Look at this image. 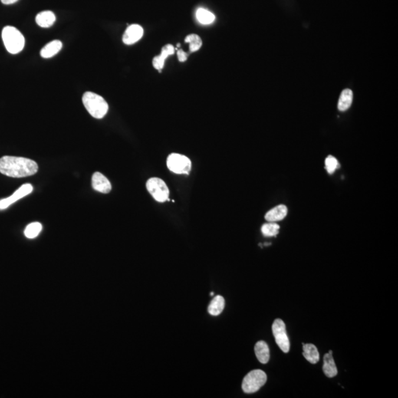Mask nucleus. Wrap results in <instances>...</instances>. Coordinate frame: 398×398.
<instances>
[{
	"label": "nucleus",
	"mask_w": 398,
	"mask_h": 398,
	"mask_svg": "<svg viewBox=\"0 0 398 398\" xmlns=\"http://www.w3.org/2000/svg\"><path fill=\"white\" fill-rule=\"evenodd\" d=\"M18 0H1V2L5 5H11V4L16 3Z\"/></svg>",
	"instance_id": "26"
},
{
	"label": "nucleus",
	"mask_w": 398,
	"mask_h": 398,
	"mask_svg": "<svg viewBox=\"0 0 398 398\" xmlns=\"http://www.w3.org/2000/svg\"><path fill=\"white\" fill-rule=\"evenodd\" d=\"M353 92L350 89H346L343 90L341 93L339 97V103H338V109L341 112L347 111L351 106L353 103Z\"/></svg>",
	"instance_id": "18"
},
{
	"label": "nucleus",
	"mask_w": 398,
	"mask_h": 398,
	"mask_svg": "<svg viewBox=\"0 0 398 398\" xmlns=\"http://www.w3.org/2000/svg\"><path fill=\"white\" fill-rule=\"evenodd\" d=\"M38 170L37 162L27 158L10 156L0 158V173L9 177L33 176L37 173Z\"/></svg>",
	"instance_id": "1"
},
{
	"label": "nucleus",
	"mask_w": 398,
	"mask_h": 398,
	"mask_svg": "<svg viewBox=\"0 0 398 398\" xmlns=\"http://www.w3.org/2000/svg\"><path fill=\"white\" fill-rule=\"evenodd\" d=\"M144 31L143 27L139 24H132L127 27L123 36V41L124 44L130 45L134 44L142 38Z\"/></svg>",
	"instance_id": "9"
},
{
	"label": "nucleus",
	"mask_w": 398,
	"mask_h": 398,
	"mask_svg": "<svg viewBox=\"0 0 398 398\" xmlns=\"http://www.w3.org/2000/svg\"><path fill=\"white\" fill-rule=\"evenodd\" d=\"M254 352L257 359L261 363H268L270 359L269 347L265 341H260L257 342L254 347Z\"/></svg>",
	"instance_id": "15"
},
{
	"label": "nucleus",
	"mask_w": 398,
	"mask_h": 398,
	"mask_svg": "<svg viewBox=\"0 0 398 398\" xmlns=\"http://www.w3.org/2000/svg\"><path fill=\"white\" fill-rule=\"evenodd\" d=\"M280 226L275 222H269L264 224L261 231L265 237H275L278 235Z\"/></svg>",
	"instance_id": "23"
},
{
	"label": "nucleus",
	"mask_w": 398,
	"mask_h": 398,
	"mask_svg": "<svg viewBox=\"0 0 398 398\" xmlns=\"http://www.w3.org/2000/svg\"><path fill=\"white\" fill-rule=\"evenodd\" d=\"M62 42L59 40H54L44 46L40 52V55L44 58H50L57 54L62 48Z\"/></svg>",
	"instance_id": "14"
},
{
	"label": "nucleus",
	"mask_w": 398,
	"mask_h": 398,
	"mask_svg": "<svg viewBox=\"0 0 398 398\" xmlns=\"http://www.w3.org/2000/svg\"><path fill=\"white\" fill-rule=\"evenodd\" d=\"M287 213H288V209L285 205H278L265 214V219L268 222H277V221L284 219Z\"/></svg>",
	"instance_id": "12"
},
{
	"label": "nucleus",
	"mask_w": 398,
	"mask_h": 398,
	"mask_svg": "<svg viewBox=\"0 0 398 398\" xmlns=\"http://www.w3.org/2000/svg\"><path fill=\"white\" fill-rule=\"evenodd\" d=\"M323 372L327 377L333 378L337 376L338 369L333 357V352L330 350L324 356V365Z\"/></svg>",
	"instance_id": "13"
},
{
	"label": "nucleus",
	"mask_w": 398,
	"mask_h": 398,
	"mask_svg": "<svg viewBox=\"0 0 398 398\" xmlns=\"http://www.w3.org/2000/svg\"><path fill=\"white\" fill-rule=\"evenodd\" d=\"M266 380V374L263 370H252L243 380L242 389L245 393H254L265 385Z\"/></svg>",
	"instance_id": "4"
},
{
	"label": "nucleus",
	"mask_w": 398,
	"mask_h": 398,
	"mask_svg": "<svg viewBox=\"0 0 398 398\" xmlns=\"http://www.w3.org/2000/svg\"><path fill=\"white\" fill-rule=\"evenodd\" d=\"M303 356L310 363L315 364L320 360V353L317 347L313 344H303Z\"/></svg>",
	"instance_id": "17"
},
{
	"label": "nucleus",
	"mask_w": 398,
	"mask_h": 398,
	"mask_svg": "<svg viewBox=\"0 0 398 398\" xmlns=\"http://www.w3.org/2000/svg\"><path fill=\"white\" fill-rule=\"evenodd\" d=\"M224 305H225V301H224V297L220 295L216 296L211 301L208 307V311L211 315H219L224 310Z\"/></svg>",
	"instance_id": "19"
},
{
	"label": "nucleus",
	"mask_w": 398,
	"mask_h": 398,
	"mask_svg": "<svg viewBox=\"0 0 398 398\" xmlns=\"http://www.w3.org/2000/svg\"><path fill=\"white\" fill-rule=\"evenodd\" d=\"M92 183L93 189L101 193H109L112 190V185L109 179L99 172H96L93 174Z\"/></svg>",
	"instance_id": "10"
},
{
	"label": "nucleus",
	"mask_w": 398,
	"mask_h": 398,
	"mask_svg": "<svg viewBox=\"0 0 398 398\" xmlns=\"http://www.w3.org/2000/svg\"><path fill=\"white\" fill-rule=\"evenodd\" d=\"M2 41L8 53L17 54L23 50L25 44L24 36L12 26L4 27L2 32Z\"/></svg>",
	"instance_id": "3"
},
{
	"label": "nucleus",
	"mask_w": 398,
	"mask_h": 398,
	"mask_svg": "<svg viewBox=\"0 0 398 398\" xmlns=\"http://www.w3.org/2000/svg\"><path fill=\"white\" fill-rule=\"evenodd\" d=\"M213 295H214V293L213 292L210 293V296H213Z\"/></svg>",
	"instance_id": "27"
},
{
	"label": "nucleus",
	"mask_w": 398,
	"mask_h": 398,
	"mask_svg": "<svg viewBox=\"0 0 398 398\" xmlns=\"http://www.w3.org/2000/svg\"><path fill=\"white\" fill-rule=\"evenodd\" d=\"M196 18L202 24H212L215 21V17L212 13L204 8H199L196 11Z\"/></svg>",
	"instance_id": "20"
},
{
	"label": "nucleus",
	"mask_w": 398,
	"mask_h": 398,
	"mask_svg": "<svg viewBox=\"0 0 398 398\" xmlns=\"http://www.w3.org/2000/svg\"><path fill=\"white\" fill-rule=\"evenodd\" d=\"M177 57L178 59L180 62H185L188 60V54L187 53H185L183 50L180 49V50H178L177 51Z\"/></svg>",
	"instance_id": "25"
},
{
	"label": "nucleus",
	"mask_w": 398,
	"mask_h": 398,
	"mask_svg": "<svg viewBox=\"0 0 398 398\" xmlns=\"http://www.w3.org/2000/svg\"><path fill=\"white\" fill-rule=\"evenodd\" d=\"M83 105L89 113L96 119L105 117L109 110V105L101 96L92 92H87L82 97Z\"/></svg>",
	"instance_id": "2"
},
{
	"label": "nucleus",
	"mask_w": 398,
	"mask_h": 398,
	"mask_svg": "<svg viewBox=\"0 0 398 398\" xmlns=\"http://www.w3.org/2000/svg\"><path fill=\"white\" fill-rule=\"evenodd\" d=\"M33 190H34V188L31 184L23 185L16 192H14L12 195L0 200V210L7 209L8 207L17 202V201L24 198L26 195H29Z\"/></svg>",
	"instance_id": "8"
},
{
	"label": "nucleus",
	"mask_w": 398,
	"mask_h": 398,
	"mask_svg": "<svg viewBox=\"0 0 398 398\" xmlns=\"http://www.w3.org/2000/svg\"><path fill=\"white\" fill-rule=\"evenodd\" d=\"M146 188L151 195L158 202L170 201L169 190L165 182L159 178H152L146 183Z\"/></svg>",
	"instance_id": "6"
},
{
	"label": "nucleus",
	"mask_w": 398,
	"mask_h": 398,
	"mask_svg": "<svg viewBox=\"0 0 398 398\" xmlns=\"http://www.w3.org/2000/svg\"><path fill=\"white\" fill-rule=\"evenodd\" d=\"M41 229H42V226L40 223H31L26 227L25 230H24V235L27 238L33 239V238H37L39 235Z\"/></svg>",
	"instance_id": "22"
},
{
	"label": "nucleus",
	"mask_w": 398,
	"mask_h": 398,
	"mask_svg": "<svg viewBox=\"0 0 398 398\" xmlns=\"http://www.w3.org/2000/svg\"><path fill=\"white\" fill-rule=\"evenodd\" d=\"M168 169L177 174H189L191 162L189 158L179 153H172L167 159Z\"/></svg>",
	"instance_id": "5"
},
{
	"label": "nucleus",
	"mask_w": 398,
	"mask_h": 398,
	"mask_svg": "<svg viewBox=\"0 0 398 398\" xmlns=\"http://www.w3.org/2000/svg\"><path fill=\"white\" fill-rule=\"evenodd\" d=\"M175 51H176V48L173 44H168L164 46L160 54L155 56L153 58V61H152L153 67L160 72L165 66V60L167 59L168 56L174 54Z\"/></svg>",
	"instance_id": "11"
},
{
	"label": "nucleus",
	"mask_w": 398,
	"mask_h": 398,
	"mask_svg": "<svg viewBox=\"0 0 398 398\" xmlns=\"http://www.w3.org/2000/svg\"><path fill=\"white\" fill-rule=\"evenodd\" d=\"M56 20V15H55L54 13L50 11H42V12L37 14V17H36V21H37V24L41 27H44V28L51 27L54 24Z\"/></svg>",
	"instance_id": "16"
},
{
	"label": "nucleus",
	"mask_w": 398,
	"mask_h": 398,
	"mask_svg": "<svg viewBox=\"0 0 398 398\" xmlns=\"http://www.w3.org/2000/svg\"><path fill=\"white\" fill-rule=\"evenodd\" d=\"M272 332L275 338L276 343L282 351L285 353H288L290 350V342L285 322L280 319H277L273 323Z\"/></svg>",
	"instance_id": "7"
},
{
	"label": "nucleus",
	"mask_w": 398,
	"mask_h": 398,
	"mask_svg": "<svg viewBox=\"0 0 398 398\" xmlns=\"http://www.w3.org/2000/svg\"><path fill=\"white\" fill-rule=\"evenodd\" d=\"M185 43L190 44V52L194 53L198 51L202 46V40L197 34H190L185 39Z\"/></svg>",
	"instance_id": "21"
},
{
	"label": "nucleus",
	"mask_w": 398,
	"mask_h": 398,
	"mask_svg": "<svg viewBox=\"0 0 398 398\" xmlns=\"http://www.w3.org/2000/svg\"><path fill=\"white\" fill-rule=\"evenodd\" d=\"M339 167L337 159L333 156H328L325 159V169L327 173L333 174Z\"/></svg>",
	"instance_id": "24"
}]
</instances>
